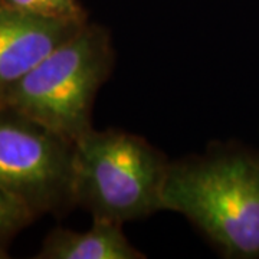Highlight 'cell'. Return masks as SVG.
I'll return each mask as SVG.
<instances>
[{"label":"cell","mask_w":259,"mask_h":259,"mask_svg":"<svg viewBox=\"0 0 259 259\" xmlns=\"http://www.w3.org/2000/svg\"><path fill=\"white\" fill-rule=\"evenodd\" d=\"M161 202L225 256L259 258V156L216 150L170 163Z\"/></svg>","instance_id":"obj_1"},{"label":"cell","mask_w":259,"mask_h":259,"mask_svg":"<svg viewBox=\"0 0 259 259\" xmlns=\"http://www.w3.org/2000/svg\"><path fill=\"white\" fill-rule=\"evenodd\" d=\"M85 23L44 18L0 3V97Z\"/></svg>","instance_id":"obj_5"},{"label":"cell","mask_w":259,"mask_h":259,"mask_svg":"<svg viewBox=\"0 0 259 259\" xmlns=\"http://www.w3.org/2000/svg\"><path fill=\"white\" fill-rule=\"evenodd\" d=\"M121 223L94 219L87 232L56 228L45 238L37 259H140L136 249L121 231Z\"/></svg>","instance_id":"obj_6"},{"label":"cell","mask_w":259,"mask_h":259,"mask_svg":"<svg viewBox=\"0 0 259 259\" xmlns=\"http://www.w3.org/2000/svg\"><path fill=\"white\" fill-rule=\"evenodd\" d=\"M13 9L26 13L44 16V18L69 20V22H87V12L78 0H0Z\"/></svg>","instance_id":"obj_7"},{"label":"cell","mask_w":259,"mask_h":259,"mask_svg":"<svg viewBox=\"0 0 259 259\" xmlns=\"http://www.w3.org/2000/svg\"><path fill=\"white\" fill-rule=\"evenodd\" d=\"M74 143L0 107V187L37 216L75 206Z\"/></svg>","instance_id":"obj_4"},{"label":"cell","mask_w":259,"mask_h":259,"mask_svg":"<svg viewBox=\"0 0 259 259\" xmlns=\"http://www.w3.org/2000/svg\"><path fill=\"white\" fill-rule=\"evenodd\" d=\"M36 219V214L16 196L0 187V245L8 246L15 235Z\"/></svg>","instance_id":"obj_8"},{"label":"cell","mask_w":259,"mask_h":259,"mask_svg":"<svg viewBox=\"0 0 259 259\" xmlns=\"http://www.w3.org/2000/svg\"><path fill=\"white\" fill-rule=\"evenodd\" d=\"M0 3H2V2H0Z\"/></svg>","instance_id":"obj_10"},{"label":"cell","mask_w":259,"mask_h":259,"mask_svg":"<svg viewBox=\"0 0 259 259\" xmlns=\"http://www.w3.org/2000/svg\"><path fill=\"white\" fill-rule=\"evenodd\" d=\"M9 255H8V249H6V246H2L0 245V259H5L8 258Z\"/></svg>","instance_id":"obj_9"},{"label":"cell","mask_w":259,"mask_h":259,"mask_svg":"<svg viewBox=\"0 0 259 259\" xmlns=\"http://www.w3.org/2000/svg\"><path fill=\"white\" fill-rule=\"evenodd\" d=\"M114 59L110 33L87 22L2 94L0 107L75 143L93 128L94 101L111 74Z\"/></svg>","instance_id":"obj_2"},{"label":"cell","mask_w":259,"mask_h":259,"mask_svg":"<svg viewBox=\"0 0 259 259\" xmlns=\"http://www.w3.org/2000/svg\"><path fill=\"white\" fill-rule=\"evenodd\" d=\"M74 146L75 206L93 219L122 225L163 209L170 161L143 137L91 128Z\"/></svg>","instance_id":"obj_3"}]
</instances>
